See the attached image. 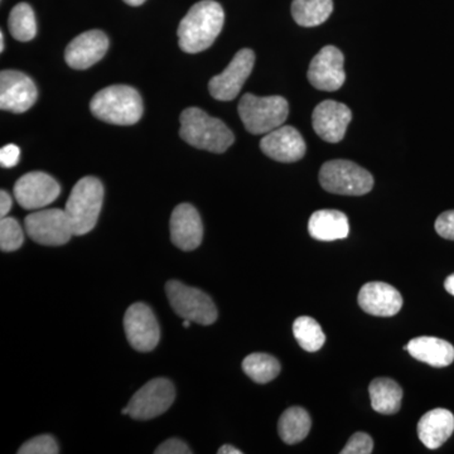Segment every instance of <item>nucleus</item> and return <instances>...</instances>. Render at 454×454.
Here are the masks:
<instances>
[{"instance_id":"obj_1","label":"nucleus","mask_w":454,"mask_h":454,"mask_svg":"<svg viewBox=\"0 0 454 454\" xmlns=\"http://www.w3.org/2000/svg\"><path fill=\"white\" fill-rule=\"evenodd\" d=\"M225 22V13L215 0L196 3L178 27V43L187 53H200L210 49L219 37Z\"/></svg>"},{"instance_id":"obj_2","label":"nucleus","mask_w":454,"mask_h":454,"mask_svg":"<svg viewBox=\"0 0 454 454\" xmlns=\"http://www.w3.org/2000/svg\"><path fill=\"white\" fill-rule=\"evenodd\" d=\"M179 121V136L197 149L220 154L234 145V134L226 127L225 122L212 118L199 107H188L181 114Z\"/></svg>"},{"instance_id":"obj_3","label":"nucleus","mask_w":454,"mask_h":454,"mask_svg":"<svg viewBox=\"0 0 454 454\" xmlns=\"http://www.w3.org/2000/svg\"><path fill=\"white\" fill-rule=\"evenodd\" d=\"M90 110L98 121L114 125H133L143 115V100L136 89L128 85H113L98 91Z\"/></svg>"},{"instance_id":"obj_4","label":"nucleus","mask_w":454,"mask_h":454,"mask_svg":"<svg viewBox=\"0 0 454 454\" xmlns=\"http://www.w3.org/2000/svg\"><path fill=\"white\" fill-rule=\"evenodd\" d=\"M103 201L104 186L98 178L89 176L74 184L65 207L74 235H86L97 226Z\"/></svg>"},{"instance_id":"obj_5","label":"nucleus","mask_w":454,"mask_h":454,"mask_svg":"<svg viewBox=\"0 0 454 454\" xmlns=\"http://www.w3.org/2000/svg\"><path fill=\"white\" fill-rule=\"evenodd\" d=\"M239 115L245 129L254 136L268 134L282 127L289 115V104L283 97H255L247 94L239 103Z\"/></svg>"},{"instance_id":"obj_6","label":"nucleus","mask_w":454,"mask_h":454,"mask_svg":"<svg viewBox=\"0 0 454 454\" xmlns=\"http://www.w3.org/2000/svg\"><path fill=\"white\" fill-rule=\"evenodd\" d=\"M319 184L327 192L342 196H364L373 187L372 173L345 160H330L319 170Z\"/></svg>"},{"instance_id":"obj_7","label":"nucleus","mask_w":454,"mask_h":454,"mask_svg":"<svg viewBox=\"0 0 454 454\" xmlns=\"http://www.w3.org/2000/svg\"><path fill=\"white\" fill-rule=\"evenodd\" d=\"M166 292L173 310L182 318L195 324L210 325L217 319V309L206 293L178 280H169Z\"/></svg>"},{"instance_id":"obj_8","label":"nucleus","mask_w":454,"mask_h":454,"mask_svg":"<svg viewBox=\"0 0 454 454\" xmlns=\"http://www.w3.org/2000/svg\"><path fill=\"white\" fill-rule=\"evenodd\" d=\"M26 231L37 244L61 247L74 236L73 225L65 210H38L26 217Z\"/></svg>"},{"instance_id":"obj_9","label":"nucleus","mask_w":454,"mask_h":454,"mask_svg":"<svg viewBox=\"0 0 454 454\" xmlns=\"http://www.w3.org/2000/svg\"><path fill=\"white\" fill-rule=\"evenodd\" d=\"M175 399V385L168 379H153L134 394L128 409L133 419H153L166 413Z\"/></svg>"},{"instance_id":"obj_10","label":"nucleus","mask_w":454,"mask_h":454,"mask_svg":"<svg viewBox=\"0 0 454 454\" xmlns=\"http://www.w3.org/2000/svg\"><path fill=\"white\" fill-rule=\"evenodd\" d=\"M254 64H255V53L252 50L239 51L226 70L210 80L208 90L211 97L220 101L234 100L243 89L244 83L249 79Z\"/></svg>"},{"instance_id":"obj_11","label":"nucleus","mask_w":454,"mask_h":454,"mask_svg":"<svg viewBox=\"0 0 454 454\" xmlns=\"http://www.w3.org/2000/svg\"><path fill=\"white\" fill-rule=\"evenodd\" d=\"M124 330L131 348L149 352L160 343V331L153 310L145 303L131 304L124 316Z\"/></svg>"},{"instance_id":"obj_12","label":"nucleus","mask_w":454,"mask_h":454,"mask_svg":"<svg viewBox=\"0 0 454 454\" xmlns=\"http://www.w3.org/2000/svg\"><path fill=\"white\" fill-rule=\"evenodd\" d=\"M59 193L61 187L56 179L43 172L27 173L14 184L17 202L26 210H42L55 202Z\"/></svg>"},{"instance_id":"obj_13","label":"nucleus","mask_w":454,"mask_h":454,"mask_svg":"<svg viewBox=\"0 0 454 454\" xmlns=\"http://www.w3.org/2000/svg\"><path fill=\"white\" fill-rule=\"evenodd\" d=\"M345 56L337 47L325 46L310 62L309 82L321 91H337L346 82Z\"/></svg>"},{"instance_id":"obj_14","label":"nucleus","mask_w":454,"mask_h":454,"mask_svg":"<svg viewBox=\"0 0 454 454\" xmlns=\"http://www.w3.org/2000/svg\"><path fill=\"white\" fill-rule=\"evenodd\" d=\"M37 100V88L31 77L20 71L0 74V107L5 112L22 114Z\"/></svg>"},{"instance_id":"obj_15","label":"nucleus","mask_w":454,"mask_h":454,"mask_svg":"<svg viewBox=\"0 0 454 454\" xmlns=\"http://www.w3.org/2000/svg\"><path fill=\"white\" fill-rule=\"evenodd\" d=\"M260 149L271 160L280 163L298 162L307 152L306 142L300 131L291 125H282L265 134L260 140Z\"/></svg>"},{"instance_id":"obj_16","label":"nucleus","mask_w":454,"mask_h":454,"mask_svg":"<svg viewBox=\"0 0 454 454\" xmlns=\"http://www.w3.org/2000/svg\"><path fill=\"white\" fill-rule=\"evenodd\" d=\"M352 121V113L345 104L333 100L322 101L312 115L313 129L327 143H340Z\"/></svg>"},{"instance_id":"obj_17","label":"nucleus","mask_w":454,"mask_h":454,"mask_svg":"<svg viewBox=\"0 0 454 454\" xmlns=\"http://www.w3.org/2000/svg\"><path fill=\"white\" fill-rule=\"evenodd\" d=\"M169 229L172 243L184 252H192L202 243V220L190 203H181L173 210Z\"/></svg>"},{"instance_id":"obj_18","label":"nucleus","mask_w":454,"mask_h":454,"mask_svg":"<svg viewBox=\"0 0 454 454\" xmlns=\"http://www.w3.org/2000/svg\"><path fill=\"white\" fill-rule=\"evenodd\" d=\"M109 49V40L104 32L92 29L71 41L65 51L66 64L74 70H86L98 64Z\"/></svg>"},{"instance_id":"obj_19","label":"nucleus","mask_w":454,"mask_h":454,"mask_svg":"<svg viewBox=\"0 0 454 454\" xmlns=\"http://www.w3.org/2000/svg\"><path fill=\"white\" fill-rule=\"evenodd\" d=\"M358 304L369 315L393 317L402 309L403 297L390 284L372 282L360 289Z\"/></svg>"},{"instance_id":"obj_20","label":"nucleus","mask_w":454,"mask_h":454,"mask_svg":"<svg viewBox=\"0 0 454 454\" xmlns=\"http://www.w3.org/2000/svg\"><path fill=\"white\" fill-rule=\"evenodd\" d=\"M454 432V415L443 408L433 409L418 423V435L429 450L443 446Z\"/></svg>"},{"instance_id":"obj_21","label":"nucleus","mask_w":454,"mask_h":454,"mask_svg":"<svg viewBox=\"0 0 454 454\" xmlns=\"http://www.w3.org/2000/svg\"><path fill=\"white\" fill-rule=\"evenodd\" d=\"M404 349L415 358L433 367L450 366L454 361V348L438 337L422 336L411 340Z\"/></svg>"},{"instance_id":"obj_22","label":"nucleus","mask_w":454,"mask_h":454,"mask_svg":"<svg viewBox=\"0 0 454 454\" xmlns=\"http://www.w3.org/2000/svg\"><path fill=\"white\" fill-rule=\"evenodd\" d=\"M309 232L319 241L342 240L349 234V223L343 212L319 210L310 216Z\"/></svg>"},{"instance_id":"obj_23","label":"nucleus","mask_w":454,"mask_h":454,"mask_svg":"<svg viewBox=\"0 0 454 454\" xmlns=\"http://www.w3.org/2000/svg\"><path fill=\"white\" fill-rule=\"evenodd\" d=\"M369 393L372 409L378 413L391 415L400 411L403 390L396 381L387 378L375 379L370 384Z\"/></svg>"},{"instance_id":"obj_24","label":"nucleus","mask_w":454,"mask_h":454,"mask_svg":"<svg viewBox=\"0 0 454 454\" xmlns=\"http://www.w3.org/2000/svg\"><path fill=\"white\" fill-rule=\"evenodd\" d=\"M310 426L312 422L309 411L301 406H292L280 417L278 433L284 443L297 444L309 435Z\"/></svg>"},{"instance_id":"obj_25","label":"nucleus","mask_w":454,"mask_h":454,"mask_svg":"<svg viewBox=\"0 0 454 454\" xmlns=\"http://www.w3.org/2000/svg\"><path fill=\"white\" fill-rule=\"evenodd\" d=\"M333 12V0H293L292 16L301 27L321 26Z\"/></svg>"},{"instance_id":"obj_26","label":"nucleus","mask_w":454,"mask_h":454,"mask_svg":"<svg viewBox=\"0 0 454 454\" xmlns=\"http://www.w3.org/2000/svg\"><path fill=\"white\" fill-rule=\"evenodd\" d=\"M9 31L14 40L29 42L37 35V23H35V12L27 3H20L12 9L8 20Z\"/></svg>"},{"instance_id":"obj_27","label":"nucleus","mask_w":454,"mask_h":454,"mask_svg":"<svg viewBox=\"0 0 454 454\" xmlns=\"http://www.w3.org/2000/svg\"><path fill=\"white\" fill-rule=\"evenodd\" d=\"M244 372L258 384L274 380L280 372V364L268 354H252L244 358Z\"/></svg>"},{"instance_id":"obj_28","label":"nucleus","mask_w":454,"mask_h":454,"mask_svg":"<svg viewBox=\"0 0 454 454\" xmlns=\"http://www.w3.org/2000/svg\"><path fill=\"white\" fill-rule=\"evenodd\" d=\"M293 333L301 348L309 352L318 351L325 342L321 325L312 317H298L293 324Z\"/></svg>"},{"instance_id":"obj_29","label":"nucleus","mask_w":454,"mask_h":454,"mask_svg":"<svg viewBox=\"0 0 454 454\" xmlns=\"http://www.w3.org/2000/svg\"><path fill=\"white\" fill-rule=\"evenodd\" d=\"M25 241L22 227L13 217L0 220V249L2 252H16Z\"/></svg>"},{"instance_id":"obj_30","label":"nucleus","mask_w":454,"mask_h":454,"mask_svg":"<svg viewBox=\"0 0 454 454\" xmlns=\"http://www.w3.org/2000/svg\"><path fill=\"white\" fill-rule=\"evenodd\" d=\"M59 452L56 439L52 435L47 434L32 438L18 450L20 454H57Z\"/></svg>"},{"instance_id":"obj_31","label":"nucleus","mask_w":454,"mask_h":454,"mask_svg":"<svg viewBox=\"0 0 454 454\" xmlns=\"http://www.w3.org/2000/svg\"><path fill=\"white\" fill-rule=\"evenodd\" d=\"M373 442L369 434L364 432L355 433L348 439V444L340 450L342 454H370L372 453Z\"/></svg>"},{"instance_id":"obj_32","label":"nucleus","mask_w":454,"mask_h":454,"mask_svg":"<svg viewBox=\"0 0 454 454\" xmlns=\"http://www.w3.org/2000/svg\"><path fill=\"white\" fill-rule=\"evenodd\" d=\"M435 231L441 238L454 241V210L439 215L435 221Z\"/></svg>"},{"instance_id":"obj_33","label":"nucleus","mask_w":454,"mask_h":454,"mask_svg":"<svg viewBox=\"0 0 454 454\" xmlns=\"http://www.w3.org/2000/svg\"><path fill=\"white\" fill-rule=\"evenodd\" d=\"M155 454H191L192 450L188 448L184 442L181 439L172 438L168 441L163 442L157 450H154Z\"/></svg>"},{"instance_id":"obj_34","label":"nucleus","mask_w":454,"mask_h":454,"mask_svg":"<svg viewBox=\"0 0 454 454\" xmlns=\"http://www.w3.org/2000/svg\"><path fill=\"white\" fill-rule=\"evenodd\" d=\"M20 155V151L16 145L3 146L2 151H0V163H2V167L12 168V167L17 166Z\"/></svg>"},{"instance_id":"obj_35","label":"nucleus","mask_w":454,"mask_h":454,"mask_svg":"<svg viewBox=\"0 0 454 454\" xmlns=\"http://www.w3.org/2000/svg\"><path fill=\"white\" fill-rule=\"evenodd\" d=\"M12 207V197L5 191L0 192V216L7 217Z\"/></svg>"},{"instance_id":"obj_36","label":"nucleus","mask_w":454,"mask_h":454,"mask_svg":"<svg viewBox=\"0 0 454 454\" xmlns=\"http://www.w3.org/2000/svg\"><path fill=\"white\" fill-rule=\"evenodd\" d=\"M217 453L219 454H241L240 450H238V448L230 446V444H226V446H223L220 448L219 450H217Z\"/></svg>"},{"instance_id":"obj_37","label":"nucleus","mask_w":454,"mask_h":454,"mask_svg":"<svg viewBox=\"0 0 454 454\" xmlns=\"http://www.w3.org/2000/svg\"><path fill=\"white\" fill-rule=\"evenodd\" d=\"M444 288L454 297V274L447 278L446 282H444Z\"/></svg>"},{"instance_id":"obj_38","label":"nucleus","mask_w":454,"mask_h":454,"mask_svg":"<svg viewBox=\"0 0 454 454\" xmlns=\"http://www.w3.org/2000/svg\"><path fill=\"white\" fill-rule=\"evenodd\" d=\"M124 2L127 3L128 5H131V7H139L145 0H124Z\"/></svg>"},{"instance_id":"obj_39","label":"nucleus","mask_w":454,"mask_h":454,"mask_svg":"<svg viewBox=\"0 0 454 454\" xmlns=\"http://www.w3.org/2000/svg\"><path fill=\"white\" fill-rule=\"evenodd\" d=\"M4 51V33L0 32V52Z\"/></svg>"},{"instance_id":"obj_40","label":"nucleus","mask_w":454,"mask_h":454,"mask_svg":"<svg viewBox=\"0 0 454 454\" xmlns=\"http://www.w3.org/2000/svg\"><path fill=\"white\" fill-rule=\"evenodd\" d=\"M191 322H192V321H190V319H184V328L190 327Z\"/></svg>"}]
</instances>
